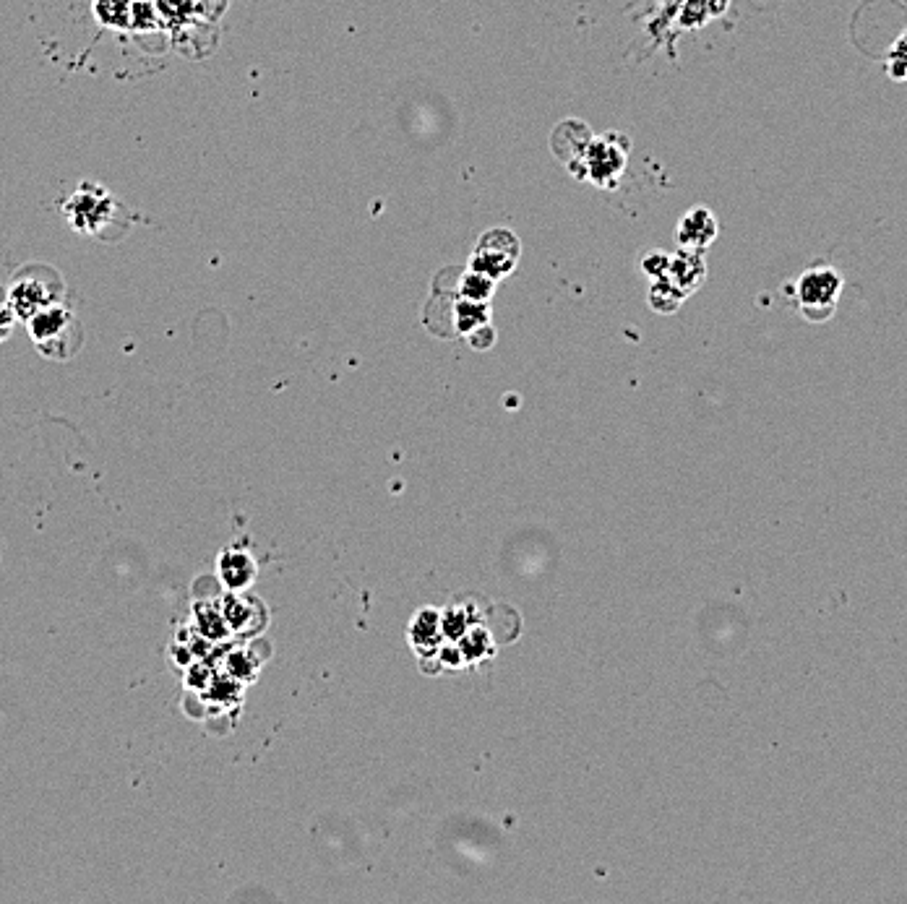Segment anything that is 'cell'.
Segmentation results:
<instances>
[{
	"label": "cell",
	"mask_w": 907,
	"mask_h": 904,
	"mask_svg": "<svg viewBox=\"0 0 907 904\" xmlns=\"http://www.w3.org/2000/svg\"><path fill=\"white\" fill-rule=\"evenodd\" d=\"M50 266H24L14 277V284H11V290H8V305H11V311L16 313V318L21 321H27L32 318L34 313L47 308V305H55L63 300V279L58 277V271L50 274Z\"/></svg>",
	"instance_id": "obj_2"
},
{
	"label": "cell",
	"mask_w": 907,
	"mask_h": 904,
	"mask_svg": "<svg viewBox=\"0 0 907 904\" xmlns=\"http://www.w3.org/2000/svg\"><path fill=\"white\" fill-rule=\"evenodd\" d=\"M887 68L892 79L907 81V32L902 34L900 40L894 42L892 50H889Z\"/></svg>",
	"instance_id": "obj_9"
},
{
	"label": "cell",
	"mask_w": 907,
	"mask_h": 904,
	"mask_svg": "<svg viewBox=\"0 0 907 904\" xmlns=\"http://www.w3.org/2000/svg\"><path fill=\"white\" fill-rule=\"evenodd\" d=\"M517 256H519L517 238L506 230H493L480 240V245H477L475 256H472V271H480L485 277L498 279L504 277L506 271L514 269Z\"/></svg>",
	"instance_id": "obj_4"
},
{
	"label": "cell",
	"mask_w": 907,
	"mask_h": 904,
	"mask_svg": "<svg viewBox=\"0 0 907 904\" xmlns=\"http://www.w3.org/2000/svg\"><path fill=\"white\" fill-rule=\"evenodd\" d=\"M488 316V305L464 297L462 303H457V331H472L475 326L488 324Z\"/></svg>",
	"instance_id": "obj_7"
},
{
	"label": "cell",
	"mask_w": 907,
	"mask_h": 904,
	"mask_svg": "<svg viewBox=\"0 0 907 904\" xmlns=\"http://www.w3.org/2000/svg\"><path fill=\"white\" fill-rule=\"evenodd\" d=\"M459 292H462V297H467V300H480V303H485L490 297V292H493V279L480 274V271H470V274H464Z\"/></svg>",
	"instance_id": "obj_8"
},
{
	"label": "cell",
	"mask_w": 907,
	"mask_h": 904,
	"mask_svg": "<svg viewBox=\"0 0 907 904\" xmlns=\"http://www.w3.org/2000/svg\"><path fill=\"white\" fill-rule=\"evenodd\" d=\"M842 292V274L832 266H816L808 269L798 282V303L808 321H827L835 316L837 300Z\"/></svg>",
	"instance_id": "obj_3"
},
{
	"label": "cell",
	"mask_w": 907,
	"mask_h": 904,
	"mask_svg": "<svg viewBox=\"0 0 907 904\" xmlns=\"http://www.w3.org/2000/svg\"><path fill=\"white\" fill-rule=\"evenodd\" d=\"M14 324H16V313L11 311V305L0 303V342H3L11 331H14Z\"/></svg>",
	"instance_id": "obj_11"
},
{
	"label": "cell",
	"mask_w": 907,
	"mask_h": 904,
	"mask_svg": "<svg viewBox=\"0 0 907 904\" xmlns=\"http://www.w3.org/2000/svg\"><path fill=\"white\" fill-rule=\"evenodd\" d=\"M219 568L227 587H245L253 579V563L245 555H225Z\"/></svg>",
	"instance_id": "obj_6"
},
{
	"label": "cell",
	"mask_w": 907,
	"mask_h": 904,
	"mask_svg": "<svg viewBox=\"0 0 907 904\" xmlns=\"http://www.w3.org/2000/svg\"><path fill=\"white\" fill-rule=\"evenodd\" d=\"M467 334H470V344L475 350H488L490 344H493V339H496V334H493V329H490L488 324L475 326V329L467 331Z\"/></svg>",
	"instance_id": "obj_10"
},
{
	"label": "cell",
	"mask_w": 907,
	"mask_h": 904,
	"mask_svg": "<svg viewBox=\"0 0 907 904\" xmlns=\"http://www.w3.org/2000/svg\"><path fill=\"white\" fill-rule=\"evenodd\" d=\"M27 329L40 355H45L47 360H68L81 350L84 342L79 321L63 303L47 305L27 318Z\"/></svg>",
	"instance_id": "obj_1"
},
{
	"label": "cell",
	"mask_w": 907,
	"mask_h": 904,
	"mask_svg": "<svg viewBox=\"0 0 907 904\" xmlns=\"http://www.w3.org/2000/svg\"><path fill=\"white\" fill-rule=\"evenodd\" d=\"M717 235V222L712 217V212L707 209H694L683 217V222L678 225V238H681L683 248L691 251H702L707 248Z\"/></svg>",
	"instance_id": "obj_5"
}]
</instances>
